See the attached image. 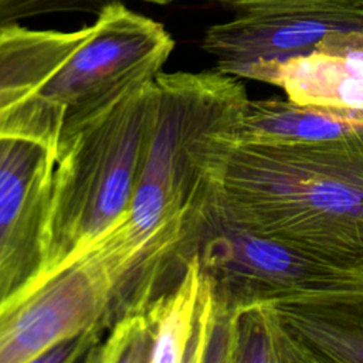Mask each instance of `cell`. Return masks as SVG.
Returning <instances> with one entry per match:
<instances>
[{"label":"cell","instance_id":"2","mask_svg":"<svg viewBox=\"0 0 363 363\" xmlns=\"http://www.w3.org/2000/svg\"><path fill=\"white\" fill-rule=\"evenodd\" d=\"M230 129L214 140L206 220L363 271V130L255 145L233 142Z\"/></svg>","mask_w":363,"mask_h":363},{"label":"cell","instance_id":"11","mask_svg":"<svg viewBox=\"0 0 363 363\" xmlns=\"http://www.w3.org/2000/svg\"><path fill=\"white\" fill-rule=\"evenodd\" d=\"M268 303L311 363H363V284L292 294Z\"/></svg>","mask_w":363,"mask_h":363},{"label":"cell","instance_id":"3","mask_svg":"<svg viewBox=\"0 0 363 363\" xmlns=\"http://www.w3.org/2000/svg\"><path fill=\"white\" fill-rule=\"evenodd\" d=\"M152 81L58 146L43 277L77 261L128 218L150 121Z\"/></svg>","mask_w":363,"mask_h":363},{"label":"cell","instance_id":"10","mask_svg":"<svg viewBox=\"0 0 363 363\" xmlns=\"http://www.w3.org/2000/svg\"><path fill=\"white\" fill-rule=\"evenodd\" d=\"M250 79L279 86L301 105L363 112V30L330 31L311 52L262 67Z\"/></svg>","mask_w":363,"mask_h":363},{"label":"cell","instance_id":"12","mask_svg":"<svg viewBox=\"0 0 363 363\" xmlns=\"http://www.w3.org/2000/svg\"><path fill=\"white\" fill-rule=\"evenodd\" d=\"M362 130V111L269 98L248 101L227 136L237 143L292 145L332 140Z\"/></svg>","mask_w":363,"mask_h":363},{"label":"cell","instance_id":"13","mask_svg":"<svg viewBox=\"0 0 363 363\" xmlns=\"http://www.w3.org/2000/svg\"><path fill=\"white\" fill-rule=\"evenodd\" d=\"M231 363H311L268 302L240 306L234 318Z\"/></svg>","mask_w":363,"mask_h":363},{"label":"cell","instance_id":"7","mask_svg":"<svg viewBox=\"0 0 363 363\" xmlns=\"http://www.w3.org/2000/svg\"><path fill=\"white\" fill-rule=\"evenodd\" d=\"M218 299L244 306L281 296L363 284L350 269L261 234L206 220L197 251Z\"/></svg>","mask_w":363,"mask_h":363},{"label":"cell","instance_id":"6","mask_svg":"<svg viewBox=\"0 0 363 363\" xmlns=\"http://www.w3.org/2000/svg\"><path fill=\"white\" fill-rule=\"evenodd\" d=\"M233 13L210 26L201 47L224 74L247 78L311 52L330 31L363 30V0H208Z\"/></svg>","mask_w":363,"mask_h":363},{"label":"cell","instance_id":"14","mask_svg":"<svg viewBox=\"0 0 363 363\" xmlns=\"http://www.w3.org/2000/svg\"><path fill=\"white\" fill-rule=\"evenodd\" d=\"M122 0H0V30L23 20L55 13H89L98 16L109 4Z\"/></svg>","mask_w":363,"mask_h":363},{"label":"cell","instance_id":"8","mask_svg":"<svg viewBox=\"0 0 363 363\" xmlns=\"http://www.w3.org/2000/svg\"><path fill=\"white\" fill-rule=\"evenodd\" d=\"M55 147L0 133V311L44 275Z\"/></svg>","mask_w":363,"mask_h":363},{"label":"cell","instance_id":"15","mask_svg":"<svg viewBox=\"0 0 363 363\" xmlns=\"http://www.w3.org/2000/svg\"><path fill=\"white\" fill-rule=\"evenodd\" d=\"M145 1H149V3H155V4H162V6H164V4H169V3H172V1H174V0H145Z\"/></svg>","mask_w":363,"mask_h":363},{"label":"cell","instance_id":"1","mask_svg":"<svg viewBox=\"0 0 363 363\" xmlns=\"http://www.w3.org/2000/svg\"><path fill=\"white\" fill-rule=\"evenodd\" d=\"M248 96L221 71L159 72L128 218L102 244L116 268L112 325L172 289L197 255L206 223L216 138L233 128Z\"/></svg>","mask_w":363,"mask_h":363},{"label":"cell","instance_id":"4","mask_svg":"<svg viewBox=\"0 0 363 363\" xmlns=\"http://www.w3.org/2000/svg\"><path fill=\"white\" fill-rule=\"evenodd\" d=\"M94 26L91 37L31 101L38 119L55 135L57 149L149 84L174 48V40L160 23L129 10L122 1L105 7Z\"/></svg>","mask_w":363,"mask_h":363},{"label":"cell","instance_id":"9","mask_svg":"<svg viewBox=\"0 0 363 363\" xmlns=\"http://www.w3.org/2000/svg\"><path fill=\"white\" fill-rule=\"evenodd\" d=\"M213 288L197 255L164 294L119 318L91 363H201Z\"/></svg>","mask_w":363,"mask_h":363},{"label":"cell","instance_id":"5","mask_svg":"<svg viewBox=\"0 0 363 363\" xmlns=\"http://www.w3.org/2000/svg\"><path fill=\"white\" fill-rule=\"evenodd\" d=\"M113 288L115 275L99 245L43 277L0 311V363H38L47 350L81 333L105 337Z\"/></svg>","mask_w":363,"mask_h":363}]
</instances>
